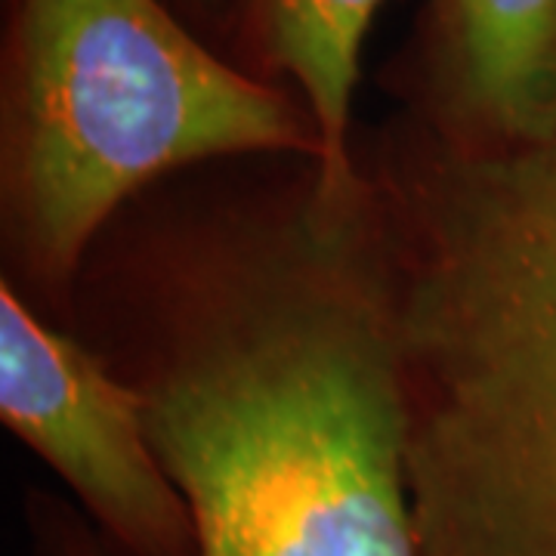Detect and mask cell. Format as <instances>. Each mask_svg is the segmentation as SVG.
Returning a JSON list of instances; mask_svg holds the SVG:
<instances>
[{
    "label": "cell",
    "mask_w": 556,
    "mask_h": 556,
    "mask_svg": "<svg viewBox=\"0 0 556 556\" xmlns=\"http://www.w3.org/2000/svg\"><path fill=\"white\" fill-rule=\"evenodd\" d=\"M417 556H556V137L375 174Z\"/></svg>",
    "instance_id": "2"
},
{
    "label": "cell",
    "mask_w": 556,
    "mask_h": 556,
    "mask_svg": "<svg viewBox=\"0 0 556 556\" xmlns=\"http://www.w3.org/2000/svg\"><path fill=\"white\" fill-rule=\"evenodd\" d=\"M0 417L78 495L118 556H199L146 427V396L0 285Z\"/></svg>",
    "instance_id": "4"
},
{
    "label": "cell",
    "mask_w": 556,
    "mask_h": 556,
    "mask_svg": "<svg viewBox=\"0 0 556 556\" xmlns=\"http://www.w3.org/2000/svg\"><path fill=\"white\" fill-rule=\"evenodd\" d=\"M199 556H417L378 189L321 195L201 266L146 383ZM38 556H118L50 497Z\"/></svg>",
    "instance_id": "1"
},
{
    "label": "cell",
    "mask_w": 556,
    "mask_h": 556,
    "mask_svg": "<svg viewBox=\"0 0 556 556\" xmlns=\"http://www.w3.org/2000/svg\"><path fill=\"white\" fill-rule=\"evenodd\" d=\"M424 127L457 149L501 152L556 137V0H427Z\"/></svg>",
    "instance_id": "5"
},
{
    "label": "cell",
    "mask_w": 556,
    "mask_h": 556,
    "mask_svg": "<svg viewBox=\"0 0 556 556\" xmlns=\"http://www.w3.org/2000/svg\"><path fill=\"white\" fill-rule=\"evenodd\" d=\"M318 164L306 105L214 56L161 0H16L3 62V226L25 276L65 288L152 179L229 155Z\"/></svg>",
    "instance_id": "3"
},
{
    "label": "cell",
    "mask_w": 556,
    "mask_h": 556,
    "mask_svg": "<svg viewBox=\"0 0 556 556\" xmlns=\"http://www.w3.org/2000/svg\"><path fill=\"white\" fill-rule=\"evenodd\" d=\"M199 3H204V7H211V3H217V0H199Z\"/></svg>",
    "instance_id": "7"
},
{
    "label": "cell",
    "mask_w": 556,
    "mask_h": 556,
    "mask_svg": "<svg viewBox=\"0 0 556 556\" xmlns=\"http://www.w3.org/2000/svg\"><path fill=\"white\" fill-rule=\"evenodd\" d=\"M383 0H251L260 56L298 87L316 121L321 161L313 167L318 192L350 195L365 174L350 155L362 47Z\"/></svg>",
    "instance_id": "6"
}]
</instances>
